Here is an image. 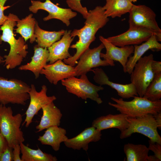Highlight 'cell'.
<instances>
[{
    "instance_id": "28",
    "label": "cell",
    "mask_w": 161,
    "mask_h": 161,
    "mask_svg": "<svg viewBox=\"0 0 161 161\" xmlns=\"http://www.w3.org/2000/svg\"><path fill=\"white\" fill-rule=\"evenodd\" d=\"M123 150L127 161H147L149 151L145 145L129 143L124 145Z\"/></svg>"
},
{
    "instance_id": "14",
    "label": "cell",
    "mask_w": 161,
    "mask_h": 161,
    "mask_svg": "<svg viewBox=\"0 0 161 161\" xmlns=\"http://www.w3.org/2000/svg\"><path fill=\"white\" fill-rule=\"evenodd\" d=\"M40 74L44 75L50 83L55 85L59 81L76 76L75 67L66 64L61 60L47 64Z\"/></svg>"
},
{
    "instance_id": "22",
    "label": "cell",
    "mask_w": 161,
    "mask_h": 161,
    "mask_svg": "<svg viewBox=\"0 0 161 161\" xmlns=\"http://www.w3.org/2000/svg\"><path fill=\"white\" fill-rule=\"evenodd\" d=\"M34 54L31 61L27 64L20 66L21 70H29L34 74L35 78H38L40 72L47 64L49 53L47 48L38 46L37 45L34 47Z\"/></svg>"
},
{
    "instance_id": "32",
    "label": "cell",
    "mask_w": 161,
    "mask_h": 161,
    "mask_svg": "<svg viewBox=\"0 0 161 161\" xmlns=\"http://www.w3.org/2000/svg\"><path fill=\"white\" fill-rule=\"evenodd\" d=\"M149 145L148 148L149 150L152 151L154 155L161 160V144L156 142H152L150 140L148 141Z\"/></svg>"
},
{
    "instance_id": "6",
    "label": "cell",
    "mask_w": 161,
    "mask_h": 161,
    "mask_svg": "<svg viewBox=\"0 0 161 161\" xmlns=\"http://www.w3.org/2000/svg\"><path fill=\"white\" fill-rule=\"evenodd\" d=\"M129 28L151 32L161 41V30L156 20V14L150 7L144 5L133 4L129 12Z\"/></svg>"
},
{
    "instance_id": "4",
    "label": "cell",
    "mask_w": 161,
    "mask_h": 161,
    "mask_svg": "<svg viewBox=\"0 0 161 161\" xmlns=\"http://www.w3.org/2000/svg\"><path fill=\"white\" fill-rule=\"evenodd\" d=\"M13 114L11 107L0 104V131L8 145L13 148L25 140L20 129L22 116L20 113L14 115Z\"/></svg>"
},
{
    "instance_id": "18",
    "label": "cell",
    "mask_w": 161,
    "mask_h": 161,
    "mask_svg": "<svg viewBox=\"0 0 161 161\" xmlns=\"http://www.w3.org/2000/svg\"><path fill=\"white\" fill-rule=\"evenodd\" d=\"M71 31L66 30L61 39L47 48L49 55L47 62L52 64L58 60H62L70 57L69 48L74 40L71 36Z\"/></svg>"
},
{
    "instance_id": "7",
    "label": "cell",
    "mask_w": 161,
    "mask_h": 161,
    "mask_svg": "<svg viewBox=\"0 0 161 161\" xmlns=\"http://www.w3.org/2000/svg\"><path fill=\"white\" fill-rule=\"evenodd\" d=\"M127 129L121 132L120 137L123 139L137 133L148 137L150 140L161 144V137L157 131V126L153 114H148L137 117L127 118Z\"/></svg>"
},
{
    "instance_id": "2",
    "label": "cell",
    "mask_w": 161,
    "mask_h": 161,
    "mask_svg": "<svg viewBox=\"0 0 161 161\" xmlns=\"http://www.w3.org/2000/svg\"><path fill=\"white\" fill-rule=\"evenodd\" d=\"M8 17L7 19L0 27V30L2 31V34L0 35V44L3 41L10 46L8 54L4 56V66L9 69L20 65L28 53V45L22 37L18 39L14 37L13 30L19 19L18 17L11 13H9Z\"/></svg>"
},
{
    "instance_id": "39",
    "label": "cell",
    "mask_w": 161,
    "mask_h": 161,
    "mask_svg": "<svg viewBox=\"0 0 161 161\" xmlns=\"http://www.w3.org/2000/svg\"><path fill=\"white\" fill-rule=\"evenodd\" d=\"M4 62V59L0 55V65Z\"/></svg>"
},
{
    "instance_id": "25",
    "label": "cell",
    "mask_w": 161,
    "mask_h": 161,
    "mask_svg": "<svg viewBox=\"0 0 161 161\" xmlns=\"http://www.w3.org/2000/svg\"><path fill=\"white\" fill-rule=\"evenodd\" d=\"M65 30H62L58 31H49L41 28L36 21L34 33L36 36V41L37 45L40 47L48 48L53 43L60 39Z\"/></svg>"
},
{
    "instance_id": "30",
    "label": "cell",
    "mask_w": 161,
    "mask_h": 161,
    "mask_svg": "<svg viewBox=\"0 0 161 161\" xmlns=\"http://www.w3.org/2000/svg\"><path fill=\"white\" fill-rule=\"evenodd\" d=\"M81 0H66V3L70 9L80 13L83 18L86 19L89 16V13L87 8L82 5Z\"/></svg>"
},
{
    "instance_id": "37",
    "label": "cell",
    "mask_w": 161,
    "mask_h": 161,
    "mask_svg": "<svg viewBox=\"0 0 161 161\" xmlns=\"http://www.w3.org/2000/svg\"><path fill=\"white\" fill-rule=\"evenodd\" d=\"M156 123L157 124L158 128L161 129V112L153 115Z\"/></svg>"
},
{
    "instance_id": "3",
    "label": "cell",
    "mask_w": 161,
    "mask_h": 161,
    "mask_svg": "<svg viewBox=\"0 0 161 161\" xmlns=\"http://www.w3.org/2000/svg\"><path fill=\"white\" fill-rule=\"evenodd\" d=\"M131 101H126L123 99L111 97L115 103L109 102V104L120 113L129 117H137L148 114L154 115L161 112V100L151 101L143 97L135 96Z\"/></svg>"
},
{
    "instance_id": "33",
    "label": "cell",
    "mask_w": 161,
    "mask_h": 161,
    "mask_svg": "<svg viewBox=\"0 0 161 161\" xmlns=\"http://www.w3.org/2000/svg\"><path fill=\"white\" fill-rule=\"evenodd\" d=\"M7 0H0V26L2 25L7 19L8 16L4 14V10L10 7V6H4V4Z\"/></svg>"
},
{
    "instance_id": "40",
    "label": "cell",
    "mask_w": 161,
    "mask_h": 161,
    "mask_svg": "<svg viewBox=\"0 0 161 161\" xmlns=\"http://www.w3.org/2000/svg\"><path fill=\"white\" fill-rule=\"evenodd\" d=\"M127 0L129 1H130L131 2H134L137 1V0Z\"/></svg>"
},
{
    "instance_id": "16",
    "label": "cell",
    "mask_w": 161,
    "mask_h": 161,
    "mask_svg": "<svg viewBox=\"0 0 161 161\" xmlns=\"http://www.w3.org/2000/svg\"><path fill=\"white\" fill-rule=\"evenodd\" d=\"M153 34L151 32L136 28H130L120 35L106 39L113 44L119 47L139 45L147 41Z\"/></svg>"
},
{
    "instance_id": "15",
    "label": "cell",
    "mask_w": 161,
    "mask_h": 161,
    "mask_svg": "<svg viewBox=\"0 0 161 161\" xmlns=\"http://www.w3.org/2000/svg\"><path fill=\"white\" fill-rule=\"evenodd\" d=\"M94 73L93 79L100 86L107 85L117 91L118 95L123 99H129L138 96L134 85L131 83L123 84L113 82L101 68H96L91 70Z\"/></svg>"
},
{
    "instance_id": "24",
    "label": "cell",
    "mask_w": 161,
    "mask_h": 161,
    "mask_svg": "<svg viewBox=\"0 0 161 161\" xmlns=\"http://www.w3.org/2000/svg\"><path fill=\"white\" fill-rule=\"evenodd\" d=\"M133 4L127 0H106L103 7L106 16L114 18L129 13Z\"/></svg>"
},
{
    "instance_id": "19",
    "label": "cell",
    "mask_w": 161,
    "mask_h": 161,
    "mask_svg": "<svg viewBox=\"0 0 161 161\" xmlns=\"http://www.w3.org/2000/svg\"><path fill=\"white\" fill-rule=\"evenodd\" d=\"M128 117L127 115L120 113L115 114H109L94 120L92 122V126L100 131L115 128L118 129L122 132L127 127Z\"/></svg>"
},
{
    "instance_id": "26",
    "label": "cell",
    "mask_w": 161,
    "mask_h": 161,
    "mask_svg": "<svg viewBox=\"0 0 161 161\" xmlns=\"http://www.w3.org/2000/svg\"><path fill=\"white\" fill-rule=\"evenodd\" d=\"M33 15L30 14L24 18L19 19L16 23L15 32L21 35L26 42L29 39L31 43L36 41L35 27L36 22Z\"/></svg>"
},
{
    "instance_id": "10",
    "label": "cell",
    "mask_w": 161,
    "mask_h": 161,
    "mask_svg": "<svg viewBox=\"0 0 161 161\" xmlns=\"http://www.w3.org/2000/svg\"><path fill=\"white\" fill-rule=\"evenodd\" d=\"M31 5L29 7V10L36 13L39 10L47 12L48 16L44 18V21L56 19L61 21L67 26L70 24V20L76 16L77 13L70 8L60 7L54 4L50 0H46L44 2L39 1L31 0Z\"/></svg>"
},
{
    "instance_id": "20",
    "label": "cell",
    "mask_w": 161,
    "mask_h": 161,
    "mask_svg": "<svg viewBox=\"0 0 161 161\" xmlns=\"http://www.w3.org/2000/svg\"><path fill=\"white\" fill-rule=\"evenodd\" d=\"M133 55L128 58L126 65V73L130 74L137 61L148 50L159 51L161 50V44L157 41L155 35L153 34L147 41L140 45H134Z\"/></svg>"
},
{
    "instance_id": "5",
    "label": "cell",
    "mask_w": 161,
    "mask_h": 161,
    "mask_svg": "<svg viewBox=\"0 0 161 161\" xmlns=\"http://www.w3.org/2000/svg\"><path fill=\"white\" fill-rule=\"evenodd\" d=\"M30 86L17 79H8L0 76V103L25 105L30 99Z\"/></svg>"
},
{
    "instance_id": "9",
    "label": "cell",
    "mask_w": 161,
    "mask_h": 161,
    "mask_svg": "<svg viewBox=\"0 0 161 161\" xmlns=\"http://www.w3.org/2000/svg\"><path fill=\"white\" fill-rule=\"evenodd\" d=\"M154 60L151 54L141 57L135 65L130 75V80L134 86L138 96L143 97L153 79L154 75L151 67Z\"/></svg>"
},
{
    "instance_id": "35",
    "label": "cell",
    "mask_w": 161,
    "mask_h": 161,
    "mask_svg": "<svg viewBox=\"0 0 161 161\" xmlns=\"http://www.w3.org/2000/svg\"><path fill=\"white\" fill-rule=\"evenodd\" d=\"M21 153L20 145L15 146L13 148V161H22L20 154Z\"/></svg>"
},
{
    "instance_id": "36",
    "label": "cell",
    "mask_w": 161,
    "mask_h": 161,
    "mask_svg": "<svg viewBox=\"0 0 161 161\" xmlns=\"http://www.w3.org/2000/svg\"><path fill=\"white\" fill-rule=\"evenodd\" d=\"M7 145L6 140L0 131V153L4 151Z\"/></svg>"
},
{
    "instance_id": "1",
    "label": "cell",
    "mask_w": 161,
    "mask_h": 161,
    "mask_svg": "<svg viewBox=\"0 0 161 161\" xmlns=\"http://www.w3.org/2000/svg\"><path fill=\"white\" fill-rule=\"evenodd\" d=\"M89 12V14L86 19L84 26L80 29H74L71 33L72 37L77 36L79 38L76 43L70 47L76 49V52L73 56L63 61L65 64L72 66H75L80 56L95 40V35L97 31L109 21L103 7L97 6Z\"/></svg>"
},
{
    "instance_id": "31",
    "label": "cell",
    "mask_w": 161,
    "mask_h": 161,
    "mask_svg": "<svg viewBox=\"0 0 161 161\" xmlns=\"http://www.w3.org/2000/svg\"><path fill=\"white\" fill-rule=\"evenodd\" d=\"M13 148L8 145L0 153V161H13Z\"/></svg>"
},
{
    "instance_id": "11",
    "label": "cell",
    "mask_w": 161,
    "mask_h": 161,
    "mask_svg": "<svg viewBox=\"0 0 161 161\" xmlns=\"http://www.w3.org/2000/svg\"><path fill=\"white\" fill-rule=\"evenodd\" d=\"M104 48V45L101 43L96 47L92 49L89 48L86 50L80 56L77 65L75 67L76 76L86 74L92 69L100 66H110L107 61L100 58L101 51Z\"/></svg>"
},
{
    "instance_id": "27",
    "label": "cell",
    "mask_w": 161,
    "mask_h": 161,
    "mask_svg": "<svg viewBox=\"0 0 161 161\" xmlns=\"http://www.w3.org/2000/svg\"><path fill=\"white\" fill-rule=\"evenodd\" d=\"M22 161H57V157L42 151L39 148L32 149L22 143L20 144Z\"/></svg>"
},
{
    "instance_id": "13",
    "label": "cell",
    "mask_w": 161,
    "mask_h": 161,
    "mask_svg": "<svg viewBox=\"0 0 161 161\" xmlns=\"http://www.w3.org/2000/svg\"><path fill=\"white\" fill-rule=\"evenodd\" d=\"M99 38L106 50L105 54L101 53L100 57L107 61L111 66L115 65L114 61L119 62L123 67L124 72L126 73V64L129 58L133 53L134 46L119 47L113 44L102 36H100Z\"/></svg>"
},
{
    "instance_id": "17",
    "label": "cell",
    "mask_w": 161,
    "mask_h": 161,
    "mask_svg": "<svg viewBox=\"0 0 161 161\" xmlns=\"http://www.w3.org/2000/svg\"><path fill=\"white\" fill-rule=\"evenodd\" d=\"M101 136V131L92 126L85 129L75 137L68 138L64 143L68 148L77 150L82 149L86 151L88 149L89 143L99 141Z\"/></svg>"
},
{
    "instance_id": "38",
    "label": "cell",
    "mask_w": 161,
    "mask_h": 161,
    "mask_svg": "<svg viewBox=\"0 0 161 161\" xmlns=\"http://www.w3.org/2000/svg\"><path fill=\"white\" fill-rule=\"evenodd\" d=\"M147 161H160V160L157 158L154 155H150L148 156L147 159Z\"/></svg>"
},
{
    "instance_id": "12",
    "label": "cell",
    "mask_w": 161,
    "mask_h": 161,
    "mask_svg": "<svg viewBox=\"0 0 161 161\" xmlns=\"http://www.w3.org/2000/svg\"><path fill=\"white\" fill-rule=\"evenodd\" d=\"M28 92L30 101L25 114L26 117L24 123H25V127H28L32 122L34 116L37 114L39 111L44 105L56 99V97L53 95L48 96L47 94V88L43 85L40 92L36 91L35 86L31 85Z\"/></svg>"
},
{
    "instance_id": "23",
    "label": "cell",
    "mask_w": 161,
    "mask_h": 161,
    "mask_svg": "<svg viewBox=\"0 0 161 161\" xmlns=\"http://www.w3.org/2000/svg\"><path fill=\"white\" fill-rule=\"evenodd\" d=\"M66 131L59 126H53L46 129L44 134L39 136L38 140L41 144L51 146L55 151L59 150L61 143L64 142L68 138Z\"/></svg>"
},
{
    "instance_id": "21",
    "label": "cell",
    "mask_w": 161,
    "mask_h": 161,
    "mask_svg": "<svg viewBox=\"0 0 161 161\" xmlns=\"http://www.w3.org/2000/svg\"><path fill=\"white\" fill-rule=\"evenodd\" d=\"M43 112L39 124L36 126L37 132L53 126H59L62 114L53 102L48 103L42 108Z\"/></svg>"
},
{
    "instance_id": "29",
    "label": "cell",
    "mask_w": 161,
    "mask_h": 161,
    "mask_svg": "<svg viewBox=\"0 0 161 161\" xmlns=\"http://www.w3.org/2000/svg\"><path fill=\"white\" fill-rule=\"evenodd\" d=\"M143 97L152 101L160 100L161 98V74L154 75Z\"/></svg>"
},
{
    "instance_id": "34",
    "label": "cell",
    "mask_w": 161,
    "mask_h": 161,
    "mask_svg": "<svg viewBox=\"0 0 161 161\" xmlns=\"http://www.w3.org/2000/svg\"><path fill=\"white\" fill-rule=\"evenodd\" d=\"M151 67L154 75L161 74V62L153 60L151 64Z\"/></svg>"
},
{
    "instance_id": "8",
    "label": "cell",
    "mask_w": 161,
    "mask_h": 161,
    "mask_svg": "<svg viewBox=\"0 0 161 161\" xmlns=\"http://www.w3.org/2000/svg\"><path fill=\"white\" fill-rule=\"evenodd\" d=\"M79 78L72 76L61 81L68 92L79 98L86 100L89 98L96 102L98 104L103 103L98 94L103 90L101 86H96L91 82L86 74L82 75Z\"/></svg>"
}]
</instances>
